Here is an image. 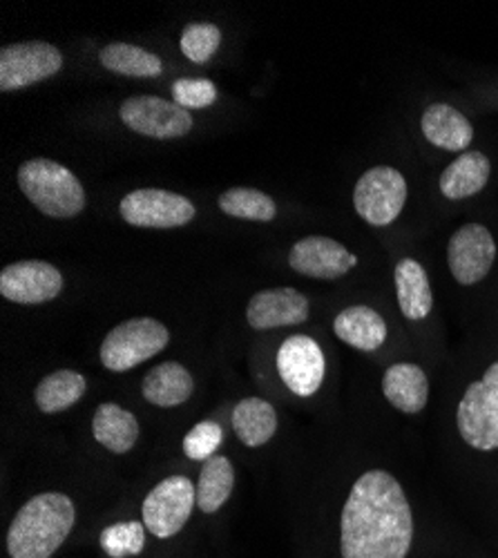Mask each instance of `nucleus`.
<instances>
[{
    "mask_svg": "<svg viewBox=\"0 0 498 558\" xmlns=\"http://www.w3.org/2000/svg\"><path fill=\"white\" fill-rule=\"evenodd\" d=\"M412 541L414 517L400 483L382 470L362 474L342 509V558H404Z\"/></svg>",
    "mask_w": 498,
    "mask_h": 558,
    "instance_id": "f257e3e1",
    "label": "nucleus"
},
{
    "mask_svg": "<svg viewBox=\"0 0 498 558\" xmlns=\"http://www.w3.org/2000/svg\"><path fill=\"white\" fill-rule=\"evenodd\" d=\"M74 521L76 509L65 494H38L14 517L8 551L12 558H50L65 543Z\"/></svg>",
    "mask_w": 498,
    "mask_h": 558,
    "instance_id": "f03ea898",
    "label": "nucleus"
},
{
    "mask_svg": "<svg viewBox=\"0 0 498 558\" xmlns=\"http://www.w3.org/2000/svg\"><path fill=\"white\" fill-rule=\"evenodd\" d=\"M19 185L36 210L54 219L83 213L85 191L72 170L52 159H29L19 168Z\"/></svg>",
    "mask_w": 498,
    "mask_h": 558,
    "instance_id": "7ed1b4c3",
    "label": "nucleus"
},
{
    "mask_svg": "<svg viewBox=\"0 0 498 558\" xmlns=\"http://www.w3.org/2000/svg\"><path fill=\"white\" fill-rule=\"evenodd\" d=\"M457 427L470 447L478 451L498 449V362L467 387L457 409Z\"/></svg>",
    "mask_w": 498,
    "mask_h": 558,
    "instance_id": "20e7f679",
    "label": "nucleus"
},
{
    "mask_svg": "<svg viewBox=\"0 0 498 558\" xmlns=\"http://www.w3.org/2000/svg\"><path fill=\"white\" fill-rule=\"evenodd\" d=\"M170 340L168 329L153 317H134L114 327L101 344V362L114 374H123L155 357Z\"/></svg>",
    "mask_w": 498,
    "mask_h": 558,
    "instance_id": "39448f33",
    "label": "nucleus"
},
{
    "mask_svg": "<svg viewBox=\"0 0 498 558\" xmlns=\"http://www.w3.org/2000/svg\"><path fill=\"white\" fill-rule=\"evenodd\" d=\"M406 204V181L389 166L367 170L355 183L353 206L372 226H389Z\"/></svg>",
    "mask_w": 498,
    "mask_h": 558,
    "instance_id": "423d86ee",
    "label": "nucleus"
},
{
    "mask_svg": "<svg viewBox=\"0 0 498 558\" xmlns=\"http://www.w3.org/2000/svg\"><path fill=\"white\" fill-rule=\"evenodd\" d=\"M197 505V487L186 476L161 481L144 500V525L157 538H170L184 530L193 507Z\"/></svg>",
    "mask_w": 498,
    "mask_h": 558,
    "instance_id": "0eeeda50",
    "label": "nucleus"
},
{
    "mask_svg": "<svg viewBox=\"0 0 498 558\" xmlns=\"http://www.w3.org/2000/svg\"><path fill=\"white\" fill-rule=\"evenodd\" d=\"M63 68L59 48L42 40L14 43L0 50V92H14L54 76Z\"/></svg>",
    "mask_w": 498,
    "mask_h": 558,
    "instance_id": "6e6552de",
    "label": "nucleus"
},
{
    "mask_svg": "<svg viewBox=\"0 0 498 558\" xmlns=\"http://www.w3.org/2000/svg\"><path fill=\"white\" fill-rule=\"evenodd\" d=\"M119 213L123 221L137 228H179L195 219L197 208L184 195L161 189H139L121 199Z\"/></svg>",
    "mask_w": 498,
    "mask_h": 558,
    "instance_id": "1a4fd4ad",
    "label": "nucleus"
},
{
    "mask_svg": "<svg viewBox=\"0 0 498 558\" xmlns=\"http://www.w3.org/2000/svg\"><path fill=\"white\" fill-rule=\"evenodd\" d=\"M121 121L142 136L150 138H181L193 130V114L177 106L174 101H166L161 97H130L121 104Z\"/></svg>",
    "mask_w": 498,
    "mask_h": 558,
    "instance_id": "9d476101",
    "label": "nucleus"
},
{
    "mask_svg": "<svg viewBox=\"0 0 498 558\" xmlns=\"http://www.w3.org/2000/svg\"><path fill=\"white\" fill-rule=\"evenodd\" d=\"M496 259V242L481 223L461 226L449 240L447 264L459 284L472 287L485 279Z\"/></svg>",
    "mask_w": 498,
    "mask_h": 558,
    "instance_id": "9b49d317",
    "label": "nucleus"
},
{
    "mask_svg": "<svg viewBox=\"0 0 498 558\" xmlns=\"http://www.w3.org/2000/svg\"><path fill=\"white\" fill-rule=\"evenodd\" d=\"M61 291L63 275L48 262H14L0 272V295L14 304H42L59 298Z\"/></svg>",
    "mask_w": 498,
    "mask_h": 558,
    "instance_id": "f8f14e48",
    "label": "nucleus"
},
{
    "mask_svg": "<svg viewBox=\"0 0 498 558\" xmlns=\"http://www.w3.org/2000/svg\"><path fill=\"white\" fill-rule=\"evenodd\" d=\"M282 383L300 398L318 393L325 380V353L313 338L291 336L278 351Z\"/></svg>",
    "mask_w": 498,
    "mask_h": 558,
    "instance_id": "ddd939ff",
    "label": "nucleus"
},
{
    "mask_svg": "<svg viewBox=\"0 0 498 558\" xmlns=\"http://www.w3.org/2000/svg\"><path fill=\"white\" fill-rule=\"evenodd\" d=\"M308 300L289 287L266 289L251 298L246 308V319L251 329L268 331L280 327H295L308 319Z\"/></svg>",
    "mask_w": 498,
    "mask_h": 558,
    "instance_id": "4468645a",
    "label": "nucleus"
},
{
    "mask_svg": "<svg viewBox=\"0 0 498 558\" xmlns=\"http://www.w3.org/2000/svg\"><path fill=\"white\" fill-rule=\"evenodd\" d=\"M289 264L295 272L306 277L338 279L357 264V257L336 240L304 238L291 248Z\"/></svg>",
    "mask_w": 498,
    "mask_h": 558,
    "instance_id": "2eb2a0df",
    "label": "nucleus"
},
{
    "mask_svg": "<svg viewBox=\"0 0 498 558\" xmlns=\"http://www.w3.org/2000/svg\"><path fill=\"white\" fill-rule=\"evenodd\" d=\"M421 128L432 146L449 153L465 150L474 138V128L467 117L447 104L429 106L421 119Z\"/></svg>",
    "mask_w": 498,
    "mask_h": 558,
    "instance_id": "dca6fc26",
    "label": "nucleus"
},
{
    "mask_svg": "<svg viewBox=\"0 0 498 558\" xmlns=\"http://www.w3.org/2000/svg\"><path fill=\"white\" fill-rule=\"evenodd\" d=\"M385 398L402 413H421L429 398V383L418 364L400 362L385 371L382 378Z\"/></svg>",
    "mask_w": 498,
    "mask_h": 558,
    "instance_id": "f3484780",
    "label": "nucleus"
},
{
    "mask_svg": "<svg viewBox=\"0 0 498 558\" xmlns=\"http://www.w3.org/2000/svg\"><path fill=\"white\" fill-rule=\"evenodd\" d=\"M396 293L400 311L406 319H425L434 306V295L429 287V277L421 262L404 257L396 264L393 270Z\"/></svg>",
    "mask_w": 498,
    "mask_h": 558,
    "instance_id": "a211bd4d",
    "label": "nucleus"
},
{
    "mask_svg": "<svg viewBox=\"0 0 498 558\" xmlns=\"http://www.w3.org/2000/svg\"><path fill=\"white\" fill-rule=\"evenodd\" d=\"M336 336L353 349L376 351L387 340L382 315L369 306H349L333 319Z\"/></svg>",
    "mask_w": 498,
    "mask_h": 558,
    "instance_id": "6ab92c4d",
    "label": "nucleus"
},
{
    "mask_svg": "<svg viewBox=\"0 0 498 558\" xmlns=\"http://www.w3.org/2000/svg\"><path fill=\"white\" fill-rule=\"evenodd\" d=\"M195 383L189 368L179 362H163L150 368L144 383L142 393L150 404L157 407H177L184 404L193 396Z\"/></svg>",
    "mask_w": 498,
    "mask_h": 558,
    "instance_id": "aec40b11",
    "label": "nucleus"
},
{
    "mask_svg": "<svg viewBox=\"0 0 498 558\" xmlns=\"http://www.w3.org/2000/svg\"><path fill=\"white\" fill-rule=\"evenodd\" d=\"M489 172L491 166L483 153H461L457 161H451L442 170L440 191L451 202L467 199L485 189Z\"/></svg>",
    "mask_w": 498,
    "mask_h": 558,
    "instance_id": "412c9836",
    "label": "nucleus"
},
{
    "mask_svg": "<svg viewBox=\"0 0 498 558\" xmlns=\"http://www.w3.org/2000/svg\"><path fill=\"white\" fill-rule=\"evenodd\" d=\"M93 432L97 442H101L112 453H127L139 438V423L127 409L114 402H106L95 413Z\"/></svg>",
    "mask_w": 498,
    "mask_h": 558,
    "instance_id": "4be33fe9",
    "label": "nucleus"
},
{
    "mask_svg": "<svg viewBox=\"0 0 498 558\" xmlns=\"http://www.w3.org/2000/svg\"><path fill=\"white\" fill-rule=\"evenodd\" d=\"M233 427L246 447H262L278 432V413L262 398H246L233 409Z\"/></svg>",
    "mask_w": 498,
    "mask_h": 558,
    "instance_id": "5701e85b",
    "label": "nucleus"
},
{
    "mask_svg": "<svg viewBox=\"0 0 498 558\" xmlns=\"http://www.w3.org/2000/svg\"><path fill=\"white\" fill-rule=\"evenodd\" d=\"M235 487L233 464L226 456H212L204 462L197 483V507L204 514H215L231 498Z\"/></svg>",
    "mask_w": 498,
    "mask_h": 558,
    "instance_id": "b1692460",
    "label": "nucleus"
},
{
    "mask_svg": "<svg viewBox=\"0 0 498 558\" xmlns=\"http://www.w3.org/2000/svg\"><path fill=\"white\" fill-rule=\"evenodd\" d=\"M87 391V383L76 371H54L48 378H42L34 391L36 407L42 413H61L76 404Z\"/></svg>",
    "mask_w": 498,
    "mask_h": 558,
    "instance_id": "393cba45",
    "label": "nucleus"
},
{
    "mask_svg": "<svg viewBox=\"0 0 498 558\" xmlns=\"http://www.w3.org/2000/svg\"><path fill=\"white\" fill-rule=\"evenodd\" d=\"M99 61L106 70L121 74V76H134V78H153L163 72L161 59L137 48L130 43H110L101 50Z\"/></svg>",
    "mask_w": 498,
    "mask_h": 558,
    "instance_id": "a878e982",
    "label": "nucleus"
},
{
    "mask_svg": "<svg viewBox=\"0 0 498 558\" xmlns=\"http://www.w3.org/2000/svg\"><path fill=\"white\" fill-rule=\"evenodd\" d=\"M219 208L229 217L248 221H270L278 215L276 202L262 191L253 189H231L219 197Z\"/></svg>",
    "mask_w": 498,
    "mask_h": 558,
    "instance_id": "bb28decb",
    "label": "nucleus"
},
{
    "mask_svg": "<svg viewBox=\"0 0 498 558\" xmlns=\"http://www.w3.org/2000/svg\"><path fill=\"white\" fill-rule=\"evenodd\" d=\"M144 545H146V525L137 521L110 525L101 534V547L110 558L139 556L144 551Z\"/></svg>",
    "mask_w": 498,
    "mask_h": 558,
    "instance_id": "cd10ccee",
    "label": "nucleus"
},
{
    "mask_svg": "<svg viewBox=\"0 0 498 558\" xmlns=\"http://www.w3.org/2000/svg\"><path fill=\"white\" fill-rule=\"evenodd\" d=\"M221 43V29L212 23H191L181 32V52L184 57L197 65L210 61L215 52L219 50Z\"/></svg>",
    "mask_w": 498,
    "mask_h": 558,
    "instance_id": "c85d7f7f",
    "label": "nucleus"
},
{
    "mask_svg": "<svg viewBox=\"0 0 498 558\" xmlns=\"http://www.w3.org/2000/svg\"><path fill=\"white\" fill-rule=\"evenodd\" d=\"M174 104L184 110L210 108L217 101V87L208 78H179L172 85Z\"/></svg>",
    "mask_w": 498,
    "mask_h": 558,
    "instance_id": "c756f323",
    "label": "nucleus"
},
{
    "mask_svg": "<svg viewBox=\"0 0 498 558\" xmlns=\"http://www.w3.org/2000/svg\"><path fill=\"white\" fill-rule=\"evenodd\" d=\"M223 440V432L217 423H199L195 425L186 438H184V453L191 458V460H208L215 456V451L219 449Z\"/></svg>",
    "mask_w": 498,
    "mask_h": 558,
    "instance_id": "7c9ffc66",
    "label": "nucleus"
}]
</instances>
